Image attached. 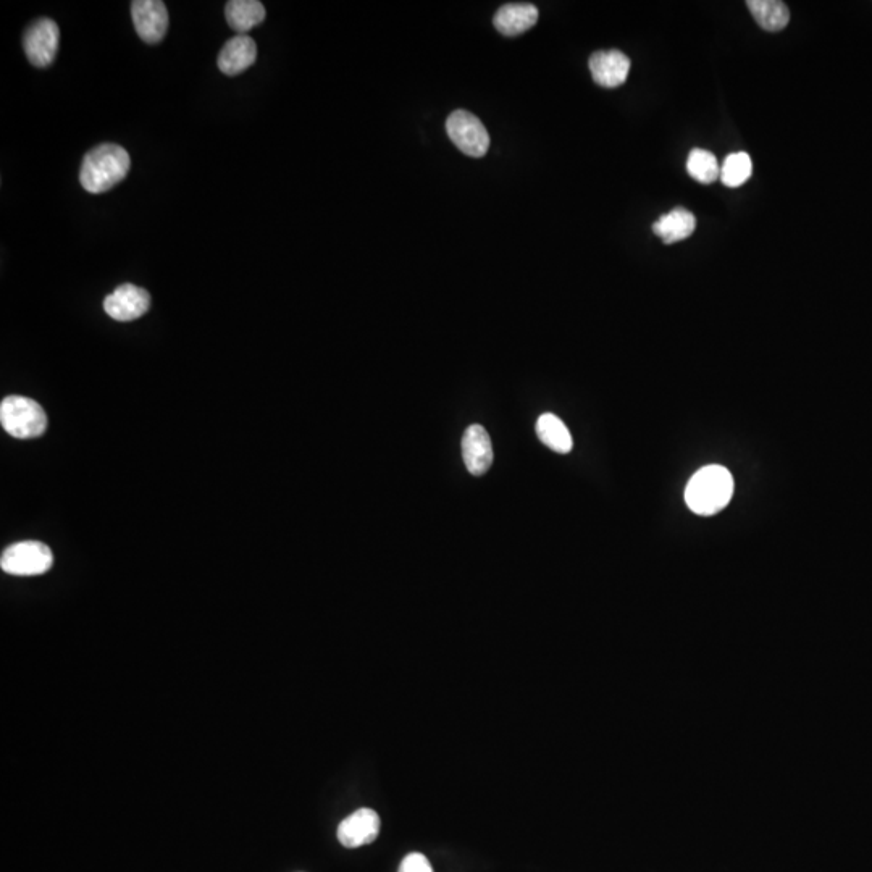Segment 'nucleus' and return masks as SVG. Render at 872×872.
Instances as JSON below:
<instances>
[{
  "label": "nucleus",
  "mask_w": 872,
  "mask_h": 872,
  "mask_svg": "<svg viewBox=\"0 0 872 872\" xmlns=\"http://www.w3.org/2000/svg\"><path fill=\"white\" fill-rule=\"evenodd\" d=\"M130 154L117 144H101L84 156L80 181L88 193L102 194L115 188L130 172Z\"/></svg>",
  "instance_id": "obj_1"
},
{
  "label": "nucleus",
  "mask_w": 872,
  "mask_h": 872,
  "mask_svg": "<svg viewBox=\"0 0 872 872\" xmlns=\"http://www.w3.org/2000/svg\"><path fill=\"white\" fill-rule=\"evenodd\" d=\"M734 495V478L722 466L698 470L688 482L685 501L698 516H714L727 508Z\"/></svg>",
  "instance_id": "obj_2"
},
{
  "label": "nucleus",
  "mask_w": 872,
  "mask_h": 872,
  "mask_svg": "<svg viewBox=\"0 0 872 872\" xmlns=\"http://www.w3.org/2000/svg\"><path fill=\"white\" fill-rule=\"evenodd\" d=\"M0 424L13 438H38L47 430L46 411L34 399L7 396L0 404Z\"/></svg>",
  "instance_id": "obj_3"
},
{
  "label": "nucleus",
  "mask_w": 872,
  "mask_h": 872,
  "mask_svg": "<svg viewBox=\"0 0 872 872\" xmlns=\"http://www.w3.org/2000/svg\"><path fill=\"white\" fill-rule=\"evenodd\" d=\"M54 556L49 546L41 541H20L2 553V571L18 577L46 574L52 567Z\"/></svg>",
  "instance_id": "obj_4"
},
{
  "label": "nucleus",
  "mask_w": 872,
  "mask_h": 872,
  "mask_svg": "<svg viewBox=\"0 0 872 872\" xmlns=\"http://www.w3.org/2000/svg\"><path fill=\"white\" fill-rule=\"evenodd\" d=\"M446 131L454 146L466 156L483 157L490 149V135L480 118L467 110H454L446 120Z\"/></svg>",
  "instance_id": "obj_5"
},
{
  "label": "nucleus",
  "mask_w": 872,
  "mask_h": 872,
  "mask_svg": "<svg viewBox=\"0 0 872 872\" xmlns=\"http://www.w3.org/2000/svg\"><path fill=\"white\" fill-rule=\"evenodd\" d=\"M60 30L51 18H39L28 26L23 36V49L31 65L46 68L59 52Z\"/></svg>",
  "instance_id": "obj_6"
},
{
  "label": "nucleus",
  "mask_w": 872,
  "mask_h": 872,
  "mask_svg": "<svg viewBox=\"0 0 872 872\" xmlns=\"http://www.w3.org/2000/svg\"><path fill=\"white\" fill-rule=\"evenodd\" d=\"M151 309V296L143 288L125 283L118 286L104 301L105 314L117 322H131Z\"/></svg>",
  "instance_id": "obj_7"
},
{
  "label": "nucleus",
  "mask_w": 872,
  "mask_h": 872,
  "mask_svg": "<svg viewBox=\"0 0 872 872\" xmlns=\"http://www.w3.org/2000/svg\"><path fill=\"white\" fill-rule=\"evenodd\" d=\"M131 17L139 38L147 44H157L168 30V12L159 0H135L131 4Z\"/></svg>",
  "instance_id": "obj_8"
},
{
  "label": "nucleus",
  "mask_w": 872,
  "mask_h": 872,
  "mask_svg": "<svg viewBox=\"0 0 872 872\" xmlns=\"http://www.w3.org/2000/svg\"><path fill=\"white\" fill-rule=\"evenodd\" d=\"M380 818L374 810L362 808L341 821L338 827V840L346 848H359L375 842L380 834Z\"/></svg>",
  "instance_id": "obj_9"
},
{
  "label": "nucleus",
  "mask_w": 872,
  "mask_h": 872,
  "mask_svg": "<svg viewBox=\"0 0 872 872\" xmlns=\"http://www.w3.org/2000/svg\"><path fill=\"white\" fill-rule=\"evenodd\" d=\"M592 78L603 88H617L629 78V57L621 51H600L590 57L588 62Z\"/></svg>",
  "instance_id": "obj_10"
},
{
  "label": "nucleus",
  "mask_w": 872,
  "mask_h": 872,
  "mask_svg": "<svg viewBox=\"0 0 872 872\" xmlns=\"http://www.w3.org/2000/svg\"><path fill=\"white\" fill-rule=\"evenodd\" d=\"M462 456L472 475H485L493 464L490 435L482 425H470L462 438Z\"/></svg>",
  "instance_id": "obj_11"
},
{
  "label": "nucleus",
  "mask_w": 872,
  "mask_h": 872,
  "mask_svg": "<svg viewBox=\"0 0 872 872\" xmlns=\"http://www.w3.org/2000/svg\"><path fill=\"white\" fill-rule=\"evenodd\" d=\"M257 46L248 34H236L235 38L225 42L218 54L217 65L223 75L236 76L246 72L256 63Z\"/></svg>",
  "instance_id": "obj_12"
},
{
  "label": "nucleus",
  "mask_w": 872,
  "mask_h": 872,
  "mask_svg": "<svg viewBox=\"0 0 872 872\" xmlns=\"http://www.w3.org/2000/svg\"><path fill=\"white\" fill-rule=\"evenodd\" d=\"M538 15L540 13L535 5L508 4L496 12L493 23L496 30L504 36H517L537 25Z\"/></svg>",
  "instance_id": "obj_13"
},
{
  "label": "nucleus",
  "mask_w": 872,
  "mask_h": 872,
  "mask_svg": "<svg viewBox=\"0 0 872 872\" xmlns=\"http://www.w3.org/2000/svg\"><path fill=\"white\" fill-rule=\"evenodd\" d=\"M696 217L687 209H674L654 222V235L663 239L664 244L679 243L693 235Z\"/></svg>",
  "instance_id": "obj_14"
},
{
  "label": "nucleus",
  "mask_w": 872,
  "mask_h": 872,
  "mask_svg": "<svg viewBox=\"0 0 872 872\" xmlns=\"http://www.w3.org/2000/svg\"><path fill=\"white\" fill-rule=\"evenodd\" d=\"M225 17L231 30L244 34L265 20V7L259 0H230Z\"/></svg>",
  "instance_id": "obj_15"
},
{
  "label": "nucleus",
  "mask_w": 872,
  "mask_h": 872,
  "mask_svg": "<svg viewBox=\"0 0 872 872\" xmlns=\"http://www.w3.org/2000/svg\"><path fill=\"white\" fill-rule=\"evenodd\" d=\"M747 7L756 23L769 33H779L789 25V7L780 0H750Z\"/></svg>",
  "instance_id": "obj_16"
},
{
  "label": "nucleus",
  "mask_w": 872,
  "mask_h": 872,
  "mask_svg": "<svg viewBox=\"0 0 872 872\" xmlns=\"http://www.w3.org/2000/svg\"><path fill=\"white\" fill-rule=\"evenodd\" d=\"M537 435L543 445L559 454L571 453L574 446L569 428L554 414L540 416L537 420Z\"/></svg>",
  "instance_id": "obj_17"
},
{
  "label": "nucleus",
  "mask_w": 872,
  "mask_h": 872,
  "mask_svg": "<svg viewBox=\"0 0 872 872\" xmlns=\"http://www.w3.org/2000/svg\"><path fill=\"white\" fill-rule=\"evenodd\" d=\"M687 170L693 180L709 185L721 175V167L713 152L706 149H693L687 160Z\"/></svg>",
  "instance_id": "obj_18"
},
{
  "label": "nucleus",
  "mask_w": 872,
  "mask_h": 872,
  "mask_svg": "<svg viewBox=\"0 0 872 872\" xmlns=\"http://www.w3.org/2000/svg\"><path fill=\"white\" fill-rule=\"evenodd\" d=\"M751 172H753V164L747 152H734L724 160L719 178L727 188H740L750 180Z\"/></svg>",
  "instance_id": "obj_19"
},
{
  "label": "nucleus",
  "mask_w": 872,
  "mask_h": 872,
  "mask_svg": "<svg viewBox=\"0 0 872 872\" xmlns=\"http://www.w3.org/2000/svg\"><path fill=\"white\" fill-rule=\"evenodd\" d=\"M399 872H433L432 864L422 853H411L404 858Z\"/></svg>",
  "instance_id": "obj_20"
}]
</instances>
